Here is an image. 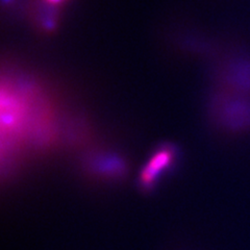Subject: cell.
I'll list each match as a JSON object with an SVG mask.
<instances>
[{
  "instance_id": "obj_2",
  "label": "cell",
  "mask_w": 250,
  "mask_h": 250,
  "mask_svg": "<svg viewBox=\"0 0 250 250\" xmlns=\"http://www.w3.org/2000/svg\"><path fill=\"white\" fill-rule=\"evenodd\" d=\"M217 89L250 96V51L224 58L216 70Z\"/></svg>"
},
{
  "instance_id": "obj_1",
  "label": "cell",
  "mask_w": 250,
  "mask_h": 250,
  "mask_svg": "<svg viewBox=\"0 0 250 250\" xmlns=\"http://www.w3.org/2000/svg\"><path fill=\"white\" fill-rule=\"evenodd\" d=\"M213 113L217 123L233 134H250V96L216 90Z\"/></svg>"
},
{
  "instance_id": "obj_3",
  "label": "cell",
  "mask_w": 250,
  "mask_h": 250,
  "mask_svg": "<svg viewBox=\"0 0 250 250\" xmlns=\"http://www.w3.org/2000/svg\"><path fill=\"white\" fill-rule=\"evenodd\" d=\"M43 1L49 3L53 6H57V7H60L62 4H64L67 0H43Z\"/></svg>"
}]
</instances>
